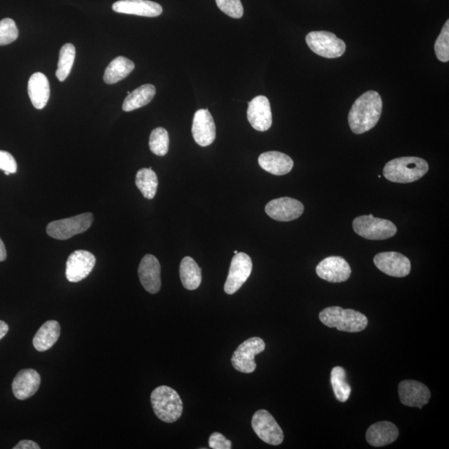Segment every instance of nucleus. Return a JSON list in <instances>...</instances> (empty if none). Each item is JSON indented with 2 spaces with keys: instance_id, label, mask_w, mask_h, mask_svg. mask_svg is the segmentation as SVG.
Segmentation results:
<instances>
[{
  "instance_id": "1",
  "label": "nucleus",
  "mask_w": 449,
  "mask_h": 449,
  "mask_svg": "<svg viewBox=\"0 0 449 449\" xmlns=\"http://www.w3.org/2000/svg\"><path fill=\"white\" fill-rule=\"evenodd\" d=\"M383 102L376 91H368L355 100L349 113L348 121L351 131L362 134L378 123L382 113Z\"/></svg>"
},
{
  "instance_id": "2",
  "label": "nucleus",
  "mask_w": 449,
  "mask_h": 449,
  "mask_svg": "<svg viewBox=\"0 0 449 449\" xmlns=\"http://www.w3.org/2000/svg\"><path fill=\"white\" fill-rule=\"evenodd\" d=\"M427 161L420 157L402 156L384 166V178L392 183H410L422 178L428 173Z\"/></svg>"
},
{
  "instance_id": "3",
  "label": "nucleus",
  "mask_w": 449,
  "mask_h": 449,
  "mask_svg": "<svg viewBox=\"0 0 449 449\" xmlns=\"http://www.w3.org/2000/svg\"><path fill=\"white\" fill-rule=\"evenodd\" d=\"M319 318L324 325L344 332H360L367 328L368 319L362 313L352 309L331 307L324 309Z\"/></svg>"
},
{
  "instance_id": "4",
  "label": "nucleus",
  "mask_w": 449,
  "mask_h": 449,
  "mask_svg": "<svg viewBox=\"0 0 449 449\" xmlns=\"http://www.w3.org/2000/svg\"><path fill=\"white\" fill-rule=\"evenodd\" d=\"M151 404L157 418L165 423H174L183 414V401L173 388L166 386L156 388L151 395Z\"/></svg>"
},
{
  "instance_id": "5",
  "label": "nucleus",
  "mask_w": 449,
  "mask_h": 449,
  "mask_svg": "<svg viewBox=\"0 0 449 449\" xmlns=\"http://www.w3.org/2000/svg\"><path fill=\"white\" fill-rule=\"evenodd\" d=\"M353 228L361 238L373 240L391 238L397 233L396 226L392 221L376 219L373 215L356 217Z\"/></svg>"
},
{
  "instance_id": "6",
  "label": "nucleus",
  "mask_w": 449,
  "mask_h": 449,
  "mask_svg": "<svg viewBox=\"0 0 449 449\" xmlns=\"http://www.w3.org/2000/svg\"><path fill=\"white\" fill-rule=\"evenodd\" d=\"M305 40L309 48L323 58H340L346 50L345 42L331 32L313 31L307 35Z\"/></svg>"
},
{
  "instance_id": "7",
  "label": "nucleus",
  "mask_w": 449,
  "mask_h": 449,
  "mask_svg": "<svg viewBox=\"0 0 449 449\" xmlns=\"http://www.w3.org/2000/svg\"><path fill=\"white\" fill-rule=\"evenodd\" d=\"M92 221L94 215L92 213H83L70 219L50 222L46 231L50 238L61 240H68L74 235L85 233L91 228Z\"/></svg>"
},
{
  "instance_id": "8",
  "label": "nucleus",
  "mask_w": 449,
  "mask_h": 449,
  "mask_svg": "<svg viewBox=\"0 0 449 449\" xmlns=\"http://www.w3.org/2000/svg\"><path fill=\"white\" fill-rule=\"evenodd\" d=\"M265 349V342L261 338H250L235 350L233 357H231V364L235 369L239 372L253 373L257 369L254 356L261 354Z\"/></svg>"
},
{
  "instance_id": "9",
  "label": "nucleus",
  "mask_w": 449,
  "mask_h": 449,
  "mask_svg": "<svg viewBox=\"0 0 449 449\" xmlns=\"http://www.w3.org/2000/svg\"><path fill=\"white\" fill-rule=\"evenodd\" d=\"M252 426L254 432L262 441L271 445H280L284 441V433L274 417L265 410H258L253 415Z\"/></svg>"
},
{
  "instance_id": "10",
  "label": "nucleus",
  "mask_w": 449,
  "mask_h": 449,
  "mask_svg": "<svg viewBox=\"0 0 449 449\" xmlns=\"http://www.w3.org/2000/svg\"><path fill=\"white\" fill-rule=\"evenodd\" d=\"M252 271L251 257L244 252L235 254L231 261L229 274L224 285L225 293L228 295L237 293L248 280Z\"/></svg>"
},
{
  "instance_id": "11",
  "label": "nucleus",
  "mask_w": 449,
  "mask_h": 449,
  "mask_svg": "<svg viewBox=\"0 0 449 449\" xmlns=\"http://www.w3.org/2000/svg\"><path fill=\"white\" fill-rule=\"evenodd\" d=\"M96 264L94 254L90 252L75 251L69 256L66 263V277L72 283H77L90 276Z\"/></svg>"
},
{
  "instance_id": "12",
  "label": "nucleus",
  "mask_w": 449,
  "mask_h": 449,
  "mask_svg": "<svg viewBox=\"0 0 449 449\" xmlns=\"http://www.w3.org/2000/svg\"><path fill=\"white\" fill-rule=\"evenodd\" d=\"M374 265L384 274L393 277H405L411 271L409 258L399 252H382L374 258Z\"/></svg>"
},
{
  "instance_id": "13",
  "label": "nucleus",
  "mask_w": 449,
  "mask_h": 449,
  "mask_svg": "<svg viewBox=\"0 0 449 449\" xmlns=\"http://www.w3.org/2000/svg\"><path fill=\"white\" fill-rule=\"evenodd\" d=\"M271 219L278 221H290L299 219L304 212L302 202L290 197H281L271 201L266 207Z\"/></svg>"
},
{
  "instance_id": "14",
  "label": "nucleus",
  "mask_w": 449,
  "mask_h": 449,
  "mask_svg": "<svg viewBox=\"0 0 449 449\" xmlns=\"http://www.w3.org/2000/svg\"><path fill=\"white\" fill-rule=\"evenodd\" d=\"M247 119L254 130L266 132L272 125V113L269 99L257 96L249 102Z\"/></svg>"
},
{
  "instance_id": "15",
  "label": "nucleus",
  "mask_w": 449,
  "mask_h": 449,
  "mask_svg": "<svg viewBox=\"0 0 449 449\" xmlns=\"http://www.w3.org/2000/svg\"><path fill=\"white\" fill-rule=\"evenodd\" d=\"M316 273L319 278L331 283H340L349 279L351 268L340 257H330L319 263Z\"/></svg>"
},
{
  "instance_id": "16",
  "label": "nucleus",
  "mask_w": 449,
  "mask_h": 449,
  "mask_svg": "<svg viewBox=\"0 0 449 449\" xmlns=\"http://www.w3.org/2000/svg\"><path fill=\"white\" fill-rule=\"evenodd\" d=\"M192 132L194 140L199 146L207 147L215 141L216 125L207 109L197 111L194 115Z\"/></svg>"
},
{
  "instance_id": "17",
  "label": "nucleus",
  "mask_w": 449,
  "mask_h": 449,
  "mask_svg": "<svg viewBox=\"0 0 449 449\" xmlns=\"http://www.w3.org/2000/svg\"><path fill=\"white\" fill-rule=\"evenodd\" d=\"M399 396L402 405L422 409L428 404L431 393L422 383L416 381H404L399 384Z\"/></svg>"
},
{
  "instance_id": "18",
  "label": "nucleus",
  "mask_w": 449,
  "mask_h": 449,
  "mask_svg": "<svg viewBox=\"0 0 449 449\" xmlns=\"http://www.w3.org/2000/svg\"><path fill=\"white\" fill-rule=\"evenodd\" d=\"M138 276L141 284L147 293L156 294L161 289V266L159 260L152 254L142 258L138 267Z\"/></svg>"
},
{
  "instance_id": "19",
  "label": "nucleus",
  "mask_w": 449,
  "mask_h": 449,
  "mask_svg": "<svg viewBox=\"0 0 449 449\" xmlns=\"http://www.w3.org/2000/svg\"><path fill=\"white\" fill-rule=\"evenodd\" d=\"M41 383L39 374L35 369H22L12 383L13 395L18 400H25L35 395Z\"/></svg>"
},
{
  "instance_id": "20",
  "label": "nucleus",
  "mask_w": 449,
  "mask_h": 449,
  "mask_svg": "<svg viewBox=\"0 0 449 449\" xmlns=\"http://www.w3.org/2000/svg\"><path fill=\"white\" fill-rule=\"evenodd\" d=\"M113 11L142 17H157L163 13L159 4L150 0H119L113 4Z\"/></svg>"
},
{
  "instance_id": "21",
  "label": "nucleus",
  "mask_w": 449,
  "mask_h": 449,
  "mask_svg": "<svg viewBox=\"0 0 449 449\" xmlns=\"http://www.w3.org/2000/svg\"><path fill=\"white\" fill-rule=\"evenodd\" d=\"M399 435V429L395 424L388 421H382L370 426L365 437L370 445L383 447L396 441Z\"/></svg>"
},
{
  "instance_id": "22",
  "label": "nucleus",
  "mask_w": 449,
  "mask_h": 449,
  "mask_svg": "<svg viewBox=\"0 0 449 449\" xmlns=\"http://www.w3.org/2000/svg\"><path fill=\"white\" fill-rule=\"evenodd\" d=\"M261 168L273 175L283 176L293 170L294 161L288 155L280 152H264L258 159Z\"/></svg>"
},
{
  "instance_id": "23",
  "label": "nucleus",
  "mask_w": 449,
  "mask_h": 449,
  "mask_svg": "<svg viewBox=\"0 0 449 449\" xmlns=\"http://www.w3.org/2000/svg\"><path fill=\"white\" fill-rule=\"evenodd\" d=\"M27 92L36 109H43L50 97V86L47 77L42 73H35L27 83Z\"/></svg>"
},
{
  "instance_id": "24",
  "label": "nucleus",
  "mask_w": 449,
  "mask_h": 449,
  "mask_svg": "<svg viewBox=\"0 0 449 449\" xmlns=\"http://www.w3.org/2000/svg\"><path fill=\"white\" fill-rule=\"evenodd\" d=\"M61 332L59 323L56 321H48L37 331L33 345L39 352L47 351L56 343Z\"/></svg>"
},
{
  "instance_id": "25",
  "label": "nucleus",
  "mask_w": 449,
  "mask_h": 449,
  "mask_svg": "<svg viewBox=\"0 0 449 449\" xmlns=\"http://www.w3.org/2000/svg\"><path fill=\"white\" fill-rule=\"evenodd\" d=\"M134 68L135 64L130 59L123 56L117 57L106 67L104 80L106 85H114L127 78Z\"/></svg>"
},
{
  "instance_id": "26",
  "label": "nucleus",
  "mask_w": 449,
  "mask_h": 449,
  "mask_svg": "<svg viewBox=\"0 0 449 449\" xmlns=\"http://www.w3.org/2000/svg\"><path fill=\"white\" fill-rule=\"evenodd\" d=\"M180 277L185 288L197 290L202 283V269L192 257H184L180 265Z\"/></svg>"
},
{
  "instance_id": "27",
  "label": "nucleus",
  "mask_w": 449,
  "mask_h": 449,
  "mask_svg": "<svg viewBox=\"0 0 449 449\" xmlns=\"http://www.w3.org/2000/svg\"><path fill=\"white\" fill-rule=\"evenodd\" d=\"M156 94V87L152 85H145L139 87L138 89L130 92L125 99L123 104V110L125 112H132L142 106L150 104Z\"/></svg>"
},
{
  "instance_id": "28",
  "label": "nucleus",
  "mask_w": 449,
  "mask_h": 449,
  "mask_svg": "<svg viewBox=\"0 0 449 449\" xmlns=\"http://www.w3.org/2000/svg\"><path fill=\"white\" fill-rule=\"evenodd\" d=\"M136 185L143 197L154 199L159 187V179L152 168H142L137 173Z\"/></svg>"
},
{
  "instance_id": "29",
  "label": "nucleus",
  "mask_w": 449,
  "mask_h": 449,
  "mask_svg": "<svg viewBox=\"0 0 449 449\" xmlns=\"http://www.w3.org/2000/svg\"><path fill=\"white\" fill-rule=\"evenodd\" d=\"M331 381L338 401L341 402L349 400L351 387L346 381V371L344 368L336 367L331 370Z\"/></svg>"
},
{
  "instance_id": "30",
  "label": "nucleus",
  "mask_w": 449,
  "mask_h": 449,
  "mask_svg": "<svg viewBox=\"0 0 449 449\" xmlns=\"http://www.w3.org/2000/svg\"><path fill=\"white\" fill-rule=\"evenodd\" d=\"M76 49L72 44L63 45L59 53L56 76L60 82H63L71 73L74 60H75Z\"/></svg>"
},
{
  "instance_id": "31",
  "label": "nucleus",
  "mask_w": 449,
  "mask_h": 449,
  "mask_svg": "<svg viewBox=\"0 0 449 449\" xmlns=\"http://www.w3.org/2000/svg\"><path fill=\"white\" fill-rule=\"evenodd\" d=\"M169 135L164 128H155L149 139L150 150L156 156H164L169 149Z\"/></svg>"
},
{
  "instance_id": "32",
  "label": "nucleus",
  "mask_w": 449,
  "mask_h": 449,
  "mask_svg": "<svg viewBox=\"0 0 449 449\" xmlns=\"http://www.w3.org/2000/svg\"><path fill=\"white\" fill-rule=\"evenodd\" d=\"M435 54L439 61H449V21L447 20L443 27L441 34L438 35L434 45Z\"/></svg>"
},
{
  "instance_id": "33",
  "label": "nucleus",
  "mask_w": 449,
  "mask_h": 449,
  "mask_svg": "<svg viewBox=\"0 0 449 449\" xmlns=\"http://www.w3.org/2000/svg\"><path fill=\"white\" fill-rule=\"evenodd\" d=\"M18 30L12 18H4L0 21V46L13 43L18 39Z\"/></svg>"
},
{
  "instance_id": "34",
  "label": "nucleus",
  "mask_w": 449,
  "mask_h": 449,
  "mask_svg": "<svg viewBox=\"0 0 449 449\" xmlns=\"http://www.w3.org/2000/svg\"><path fill=\"white\" fill-rule=\"evenodd\" d=\"M216 6L221 11L234 18H240L243 16L244 8L240 0H216Z\"/></svg>"
},
{
  "instance_id": "35",
  "label": "nucleus",
  "mask_w": 449,
  "mask_h": 449,
  "mask_svg": "<svg viewBox=\"0 0 449 449\" xmlns=\"http://www.w3.org/2000/svg\"><path fill=\"white\" fill-rule=\"evenodd\" d=\"M17 169L15 157L8 152L0 151V170L13 174L17 173Z\"/></svg>"
},
{
  "instance_id": "36",
  "label": "nucleus",
  "mask_w": 449,
  "mask_h": 449,
  "mask_svg": "<svg viewBox=\"0 0 449 449\" xmlns=\"http://www.w3.org/2000/svg\"><path fill=\"white\" fill-rule=\"evenodd\" d=\"M209 446L213 449H230L231 442L221 433H214L209 438Z\"/></svg>"
},
{
  "instance_id": "37",
  "label": "nucleus",
  "mask_w": 449,
  "mask_h": 449,
  "mask_svg": "<svg viewBox=\"0 0 449 449\" xmlns=\"http://www.w3.org/2000/svg\"><path fill=\"white\" fill-rule=\"evenodd\" d=\"M13 449H40L39 444L32 441H22Z\"/></svg>"
},
{
  "instance_id": "38",
  "label": "nucleus",
  "mask_w": 449,
  "mask_h": 449,
  "mask_svg": "<svg viewBox=\"0 0 449 449\" xmlns=\"http://www.w3.org/2000/svg\"><path fill=\"white\" fill-rule=\"evenodd\" d=\"M8 326L7 324L3 321H0V340L7 335Z\"/></svg>"
},
{
  "instance_id": "39",
  "label": "nucleus",
  "mask_w": 449,
  "mask_h": 449,
  "mask_svg": "<svg viewBox=\"0 0 449 449\" xmlns=\"http://www.w3.org/2000/svg\"><path fill=\"white\" fill-rule=\"evenodd\" d=\"M7 257V252L6 247H4V244L2 242V240L0 239V262L6 261Z\"/></svg>"
},
{
  "instance_id": "40",
  "label": "nucleus",
  "mask_w": 449,
  "mask_h": 449,
  "mask_svg": "<svg viewBox=\"0 0 449 449\" xmlns=\"http://www.w3.org/2000/svg\"><path fill=\"white\" fill-rule=\"evenodd\" d=\"M4 174H6V176L11 175V173H8V172H4Z\"/></svg>"
},
{
  "instance_id": "41",
  "label": "nucleus",
  "mask_w": 449,
  "mask_h": 449,
  "mask_svg": "<svg viewBox=\"0 0 449 449\" xmlns=\"http://www.w3.org/2000/svg\"><path fill=\"white\" fill-rule=\"evenodd\" d=\"M234 253H235V254H238V251H235V252H234Z\"/></svg>"
}]
</instances>
